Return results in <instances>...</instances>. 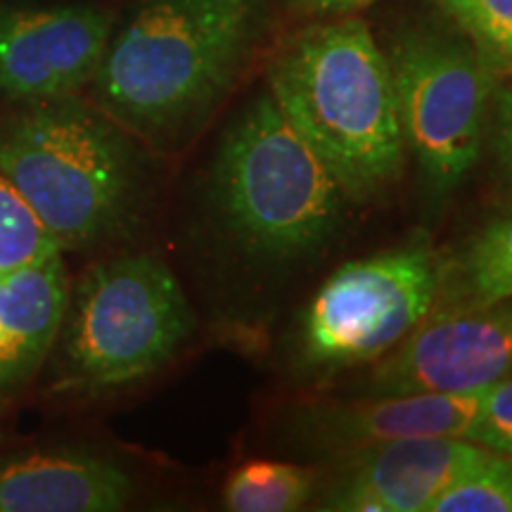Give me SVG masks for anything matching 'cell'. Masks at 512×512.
<instances>
[{
  "instance_id": "cell-3",
  "label": "cell",
  "mask_w": 512,
  "mask_h": 512,
  "mask_svg": "<svg viewBox=\"0 0 512 512\" xmlns=\"http://www.w3.org/2000/svg\"><path fill=\"white\" fill-rule=\"evenodd\" d=\"M0 176L29 202L62 252L100 245L124 230L145 181L136 138L74 95L27 102L0 121Z\"/></svg>"
},
{
  "instance_id": "cell-14",
  "label": "cell",
  "mask_w": 512,
  "mask_h": 512,
  "mask_svg": "<svg viewBox=\"0 0 512 512\" xmlns=\"http://www.w3.org/2000/svg\"><path fill=\"white\" fill-rule=\"evenodd\" d=\"M323 479L311 467L278 460H249L223 486V505L233 512H294L318 496Z\"/></svg>"
},
{
  "instance_id": "cell-10",
  "label": "cell",
  "mask_w": 512,
  "mask_h": 512,
  "mask_svg": "<svg viewBox=\"0 0 512 512\" xmlns=\"http://www.w3.org/2000/svg\"><path fill=\"white\" fill-rule=\"evenodd\" d=\"M491 451L460 437L394 439L339 456L320 484L318 508L339 512H430Z\"/></svg>"
},
{
  "instance_id": "cell-11",
  "label": "cell",
  "mask_w": 512,
  "mask_h": 512,
  "mask_svg": "<svg viewBox=\"0 0 512 512\" xmlns=\"http://www.w3.org/2000/svg\"><path fill=\"white\" fill-rule=\"evenodd\" d=\"M484 392L363 394L356 401L309 403L292 415L290 432L306 451L337 453V456L394 439H465L482 408Z\"/></svg>"
},
{
  "instance_id": "cell-15",
  "label": "cell",
  "mask_w": 512,
  "mask_h": 512,
  "mask_svg": "<svg viewBox=\"0 0 512 512\" xmlns=\"http://www.w3.org/2000/svg\"><path fill=\"white\" fill-rule=\"evenodd\" d=\"M505 299H512V214L489 223L472 240L446 290L448 309Z\"/></svg>"
},
{
  "instance_id": "cell-6",
  "label": "cell",
  "mask_w": 512,
  "mask_h": 512,
  "mask_svg": "<svg viewBox=\"0 0 512 512\" xmlns=\"http://www.w3.org/2000/svg\"><path fill=\"white\" fill-rule=\"evenodd\" d=\"M384 53L406 150L427 188L451 195L482 155L498 74L456 24H408Z\"/></svg>"
},
{
  "instance_id": "cell-1",
  "label": "cell",
  "mask_w": 512,
  "mask_h": 512,
  "mask_svg": "<svg viewBox=\"0 0 512 512\" xmlns=\"http://www.w3.org/2000/svg\"><path fill=\"white\" fill-rule=\"evenodd\" d=\"M268 0H145L112 31L93 105L174 152L202 131L266 31Z\"/></svg>"
},
{
  "instance_id": "cell-8",
  "label": "cell",
  "mask_w": 512,
  "mask_h": 512,
  "mask_svg": "<svg viewBox=\"0 0 512 512\" xmlns=\"http://www.w3.org/2000/svg\"><path fill=\"white\" fill-rule=\"evenodd\" d=\"M510 373L512 299L451 306L377 358L363 394H475Z\"/></svg>"
},
{
  "instance_id": "cell-18",
  "label": "cell",
  "mask_w": 512,
  "mask_h": 512,
  "mask_svg": "<svg viewBox=\"0 0 512 512\" xmlns=\"http://www.w3.org/2000/svg\"><path fill=\"white\" fill-rule=\"evenodd\" d=\"M430 512H512V456L491 453L434 501Z\"/></svg>"
},
{
  "instance_id": "cell-17",
  "label": "cell",
  "mask_w": 512,
  "mask_h": 512,
  "mask_svg": "<svg viewBox=\"0 0 512 512\" xmlns=\"http://www.w3.org/2000/svg\"><path fill=\"white\" fill-rule=\"evenodd\" d=\"M496 74H512V0H437Z\"/></svg>"
},
{
  "instance_id": "cell-21",
  "label": "cell",
  "mask_w": 512,
  "mask_h": 512,
  "mask_svg": "<svg viewBox=\"0 0 512 512\" xmlns=\"http://www.w3.org/2000/svg\"><path fill=\"white\" fill-rule=\"evenodd\" d=\"M368 3L370 0H285L287 8L306 17H342Z\"/></svg>"
},
{
  "instance_id": "cell-4",
  "label": "cell",
  "mask_w": 512,
  "mask_h": 512,
  "mask_svg": "<svg viewBox=\"0 0 512 512\" xmlns=\"http://www.w3.org/2000/svg\"><path fill=\"white\" fill-rule=\"evenodd\" d=\"M211 200L242 249L292 261L318 252L337 233L347 197L266 88L223 133Z\"/></svg>"
},
{
  "instance_id": "cell-20",
  "label": "cell",
  "mask_w": 512,
  "mask_h": 512,
  "mask_svg": "<svg viewBox=\"0 0 512 512\" xmlns=\"http://www.w3.org/2000/svg\"><path fill=\"white\" fill-rule=\"evenodd\" d=\"M489 124L496 169L505 188L512 190V81L496 83Z\"/></svg>"
},
{
  "instance_id": "cell-16",
  "label": "cell",
  "mask_w": 512,
  "mask_h": 512,
  "mask_svg": "<svg viewBox=\"0 0 512 512\" xmlns=\"http://www.w3.org/2000/svg\"><path fill=\"white\" fill-rule=\"evenodd\" d=\"M62 254L36 211L0 176V275L15 273Z\"/></svg>"
},
{
  "instance_id": "cell-13",
  "label": "cell",
  "mask_w": 512,
  "mask_h": 512,
  "mask_svg": "<svg viewBox=\"0 0 512 512\" xmlns=\"http://www.w3.org/2000/svg\"><path fill=\"white\" fill-rule=\"evenodd\" d=\"M69 302L62 254L0 275V401L22 389L57 342Z\"/></svg>"
},
{
  "instance_id": "cell-19",
  "label": "cell",
  "mask_w": 512,
  "mask_h": 512,
  "mask_svg": "<svg viewBox=\"0 0 512 512\" xmlns=\"http://www.w3.org/2000/svg\"><path fill=\"white\" fill-rule=\"evenodd\" d=\"M465 439L491 453L512 456V373L486 389L477 420Z\"/></svg>"
},
{
  "instance_id": "cell-9",
  "label": "cell",
  "mask_w": 512,
  "mask_h": 512,
  "mask_svg": "<svg viewBox=\"0 0 512 512\" xmlns=\"http://www.w3.org/2000/svg\"><path fill=\"white\" fill-rule=\"evenodd\" d=\"M114 31L93 5H0V95L19 102L76 95L98 72Z\"/></svg>"
},
{
  "instance_id": "cell-5",
  "label": "cell",
  "mask_w": 512,
  "mask_h": 512,
  "mask_svg": "<svg viewBox=\"0 0 512 512\" xmlns=\"http://www.w3.org/2000/svg\"><path fill=\"white\" fill-rule=\"evenodd\" d=\"M192 330L181 283L159 256L100 261L69 290L57 332L62 384L98 392L140 380L169 363Z\"/></svg>"
},
{
  "instance_id": "cell-7",
  "label": "cell",
  "mask_w": 512,
  "mask_h": 512,
  "mask_svg": "<svg viewBox=\"0 0 512 512\" xmlns=\"http://www.w3.org/2000/svg\"><path fill=\"white\" fill-rule=\"evenodd\" d=\"M444 264L425 242L349 261L320 285L299 330V358L316 373L389 354L430 316Z\"/></svg>"
},
{
  "instance_id": "cell-2",
  "label": "cell",
  "mask_w": 512,
  "mask_h": 512,
  "mask_svg": "<svg viewBox=\"0 0 512 512\" xmlns=\"http://www.w3.org/2000/svg\"><path fill=\"white\" fill-rule=\"evenodd\" d=\"M268 91L347 200H377L399 181L406 140L392 69L363 19H323L285 38Z\"/></svg>"
},
{
  "instance_id": "cell-12",
  "label": "cell",
  "mask_w": 512,
  "mask_h": 512,
  "mask_svg": "<svg viewBox=\"0 0 512 512\" xmlns=\"http://www.w3.org/2000/svg\"><path fill=\"white\" fill-rule=\"evenodd\" d=\"M133 494L124 467L86 451H34L0 460V512H112Z\"/></svg>"
}]
</instances>
